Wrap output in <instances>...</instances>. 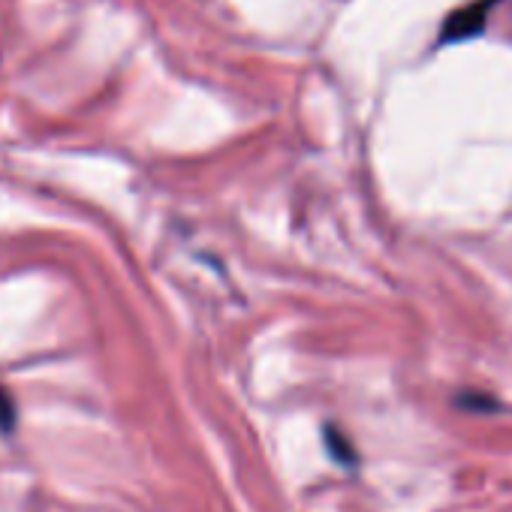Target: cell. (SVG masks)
I'll use <instances>...</instances> for the list:
<instances>
[{
	"label": "cell",
	"mask_w": 512,
	"mask_h": 512,
	"mask_svg": "<svg viewBox=\"0 0 512 512\" xmlns=\"http://www.w3.org/2000/svg\"><path fill=\"white\" fill-rule=\"evenodd\" d=\"M13 425H16V404L4 389V383H0V431H10Z\"/></svg>",
	"instance_id": "cell-2"
},
{
	"label": "cell",
	"mask_w": 512,
	"mask_h": 512,
	"mask_svg": "<svg viewBox=\"0 0 512 512\" xmlns=\"http://www.w3.org/2000/svg\"><path fill=\"white\" fill-rule=\"evenodd\" d=\"M494 4L491 0H476V4L458 10L449 22H446V31H443V40L446 43H458V40H467L473 34H479L485 28V19H488V10Z\"/></svg>",
	"instance_id": "cell-1"
}]
</instances>
